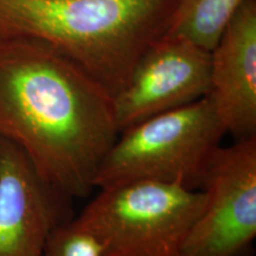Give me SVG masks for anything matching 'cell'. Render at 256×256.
Returning a JSON list of instances; mask_svg holds the SVG:
<instances>
[{"label":"cell","mask_w":256,"mask_h":256,"mask_svg":"<svg viewBox=\"0 0 256 256\" xmlns=\"http://www.w3.org/2000/svg\"><path fill=\"white\" fill-rule=\"evenodd\" d=\"M246 0H177L166 34L211 52Z\"/></svg>","instance_id":"9c48e42d"},{"label":"cell","mask_w":256,"mask_h":256,"mask_svg":"<svg viewBox=\"0 0 256 256\" xmlns=\"http://www.w3.org/2000/svg\"><path fill=\"white\" fill-rule=\"evenodd\" d=\"M177 0H0V40L31 38L75 62L114 96L168 31Z\"/></svg>","instance_id":"7a4b0ae2"},{"label":"cell","mask_w":256,"mask_h":256,"mask_svg":"<svg viewBox=\"0 0 256 256\" xmlns=\"http://www.w3.org/2000/svg\"><path fill=\"white\" fill-rule=\"evenodd\" d=\"M210 70L209 51L184 38L162 34L144 51L127 82L113 96L120 132L206 98Z\"/></svg>","instance_id":"8992f818"},{"label":"cell","mask_w":256,"mask_h":256,"mask_svg":"<svg viewBox=\"0 0 256 256\" xmlns=\"http://www.w3.org/2000/svg\"><path fill=\"white\" fill-rule=\"evenodd\" d=\"M206 96L226 133L256 136V0H246L211 51Z\"/></svg>","instance_id":"ba28073f"},{"label":"cell","mask_w":256,"mask_h":256,"mask_svg":"<svg viewBox=\"0 0 256 256\" xmlns=\"http://www.w3.org/2000/svg\"><path fill=\"white\" fill-rule=\"evenodd\" d=\"M43 256H102V248L92 234L69 220L51 234Z\"/></svg>","instance_id":"30bf717a"},{"label":"cell","mask_w":256,"mask_h":256,"mask_svg":"<svg viewBox=\"0 0 256 256\" xmlns=\"http://www.w3.org/2000/svg\"><path fill=\"white\" fill-rule=\"evenodd\" d=\"M78 218L102 256H179L206 204V192L138 180L98 188Z\"/></svg>","instance_id":"277c9868"},{"label":"cell","mask_w":256,"mask_h":256,"mask_svg":"<svg viewBox=\"0 0 256 256\" xmlns=\"http://www.w3.org/2000/svg\"><path fill=\"white\" fill-rule=\"evenodd\" d=\"M70 200L20 147L0 138V256H43L54 230L70 220Z\"/></svg>","instance_id":"52a82bcc"},{"label":"cell","mask_w":256,"mask_h":256,"mask_svg":"<svg viewBox=\"0 0 256 256\" xmlns=\"http://www.w3.org/2000/svg\"><path fill=\"white\" fill-rule=\"evenodd\" d=\"M226 134L208 96L154 115L121 130L98 166L94 186L156 180L200 190Z\"/></svg>","instance_id":"3957f363"},{"label":"cell","mask_w":256,"mask_h":256,"mask_svg":"<svg viewBox=\"0 0 256 256\" xmlns=\"http://www.w3.org/2000/svg\"><path fill=\"white\" fill-rule=\"evenodd\" d=\"M200 190L206 204L179 256H242L256 236V136L220 145Z\"/></svg>","instance_id":"5b68a950"},{"label":"cell","mask_w":256,"mask_h":256,"mask_svg":"<svg viewBox=\"0 0 256 256\" xmlns=\"http://www.w3.org/2000/svg\"><path fill=\"white\" fill-rule=\"evenodd\" d=\"M120 134L113 96L49 44L0 40V138L64 197L84 198Z\"/></svg>","instance_id":"6da1fadb"}]
</instances>
